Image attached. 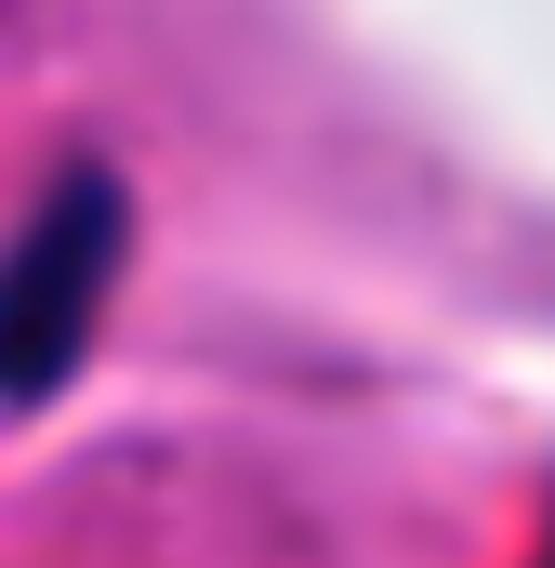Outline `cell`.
<instances>
[{"mask_svg": "<svg viewBox=\"0 0 555 568\" xmlns=\"http://www.w3.org/2000/svg\"><path fill=\"white\" fill-rule=\"evenodd\" d=\"M120 252H133L120 172H107V159L53 172V199H40L27 239L0 252V410H40V397L93 357L107 291H120Z\"/></svg>", "mask_w": 555, "mask_h": 568, "instance_id": "obj_1", "label": "cell"}]
</instances>
